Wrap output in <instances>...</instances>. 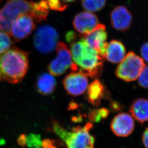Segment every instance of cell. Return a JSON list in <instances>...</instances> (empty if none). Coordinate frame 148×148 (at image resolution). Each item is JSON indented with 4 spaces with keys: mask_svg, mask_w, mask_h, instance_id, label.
<instances>
[{
    "mask_svg": "<svg viewBox=\"0 0 148 148\" xmlns=\"http://www.w3.org/2000/svg\"><path fill=\"white\" fill-rule=\"evenodd\" d=\"M56 51V57L51 62L48 69L51 75L58 76L64 74L69 69H71L74 63L70 51L64 43H58Z\"/></svg>",
    "mask_w": 148,
    "mask_h": 148,
    "instance_id": "obj_7",
    "label": "cell"
},
{
    "mask_svg": "<svg viewBox=\"0 0 148 148\" xmlns=\"http://www.w3.org/2000/svg\"><path fill=\"white\" fill-rule=\"evenodd\" d=\"M88 118L89 120L94 123L100 122L102 119L99 109L91 111L88 114Z\"/></svg>",
    "mask_w": 148,
    "mask_h": 148,
    "instance_id": "obj_24",
    "label": "cell"
},
{
    "mask_svg": "<svg viewBox=\"0 0 148 148\" xmlns=\"http://www.w3.org/2000/svg\"><path fill=\"white\" fill-rule=\"evenodd\" d=\"M66 40L70 43L73 42L77 40V35L73 32H69L66 34Z\"/></svg>",
    "mask_w": 148,
    "mask_h": 148,
    "instance_id": "obj_28",
    "label": "cell"
},
{
    "mask_svg": "<svg viewBox=\"0 0 148 148\" xmlns=\"http://www.w3.org/2000/svg\"><path fill=\"white\" fill-rule=\"evenodd\" d=\"M59 37L56 29L49 25H43L36 30L33 42L36 49L40 53L48 54L56 48Z\"/></svg>",
    "mask_w": 148,
    "mask_h": 148,
    "instance_id": "obj_5",
    "label": "cell"
},
{
    "mask_svg": "<svg viewBox=\"0 0 148 148\" xmlns=\"http://www.w3.org/2000/svg\"><path fill=\"white\" fill-rule=\"evenodd\" d=\"M56 86V79L51 74L43 73L38 75L36 82L37 91L43 95H48L53 92Z\"/></svg>",
    "mask_w": 148,
    "mask_h": 148,
    "instance_id": "obj_17",
    "label": "cell"
},
{
    "mask_svg": "<svg viewBox=\"0 0 148 148\" xmlns=\"http://www.w3.org/2000/svg\"><path fill=\"white\" fill-rule=\"evenodd\" d=\"M99 24V18L95 14L89 12H81L74 17V28L82 36L86 35L95 29Z\"/></svg>",
    "mask_w": 148,
    "mask_h": 148,
    "instance_id": "obj_13",
    "label": "cell"
},
{
    "mask_svg": "<svg viewBox=\"0 0 148 148\" xmlns=\"http://www.w3.org/2000/svg\"><path fill=\"white\" fill-rule=\"evenodd\" d=\"M41 142L39 134L30 133L27 136V146L29 148H41Z\"/></svg>",
    "mask_w": 148,
    "mask_h": 148,
    "instance_id": "obj_21",
    "label": "cell"
},
{
    "mask_svg": "<svg viewBox=\"0 0 148 148\" xmlns=\"http://www.w3.org/2000/svg\"><path fill=\"white\" fill-rule=\"evenodd\" d=\"M110 16L112 27L119 32L128 30L132 23V14L125 6L118 5L114 7L111 11Z\"/></svg>",
    "mask_w": 148,
    "mask_h": 148,
    "instance_id": "obj_12",
    "label": "cell"
},
{
    "mask_svg": "<svg viewBox=\"0 0 148 148\" xmlns=\"http://www.w3.org/2000/svg\"><path fill=\"white\" fill-rule=\"evenodd\" d=\"M86 91L88 102L96 107L100 106L103 99L108 97V92L106 87L97 79L88 86Z\"/></svg>",
    "mask_w": 148,
    "mask_h": 148,
    "instance_id": "obj_14",
    "label": "cell"
},
{
    "mask_svg": "<svg viewBox=\"0 0 148 148\" xmlns=\"http://www.w3.org/2000/svg\"><path fill=\"white\" fill-rule=\"evenodd\" d=\"M106 0H82L83 8L87 11L94 13L102 10L106 6Z\"/></svg>",
    "mask_w": 148,
    "mask_h": 148,
    "instance_id": "obj_19",
    "label": "cell"
},
{
    "mask_svg": "<svg viewBox=\"0 0 148 148\" xmlns=\"http://www.w3.org/2000/svg\"><path fill=\"white\" fill-rule=\"evenodd\" d=\"M36 27L34 19L29 14L19 16L10 29V36L16 41H20L29 37Z\"/></svg>",
    "mask_w": 148,
    "mask_h": 148,
    "instance_id": "obj_8",
    "label": "cell"
},
{
    "mask_svg": "<svg viewBox=\"0 0 148 148\" xmlns=\"http://www.w3.org/2000/svg\"><path fill=\"white\" fill-rule=\"evenodd\" d=\"M63 85L68 94L73 96L84 94L88 87L87 77L79 72H73L66 76Z\"/></svg>",
    "mask_w": 148,
    "mask_h": 148,
    "instance_id": "obj_10",
    "label": "cell"
},
{
    "mask_svg": "<svg viewBox=\"0 0 148 148\" xmlns=\"http://www.w3.org/2000/svg\"><path fill=\"white\" fill-rule=\"evenodd\" d=\"M100 112V114L101 116L102 119H106L108 116L109 114V110L105 108H101L99 109Z\"/></svg>",
    "mask_w": 148,
    "mask_h": 148,
    "instance_id": "obj_31",
    "label": "cell"
},
{
    "mask_svg": "<svg viewBox=\"0 0 148 148\" xmlns=\"http://www.w3.org/2000/svg\"><path fill=\"white\" fill-rule=\"evenodd\" d=\"M32 1L28 0H7L0 9V32L9 34L14 20L22 14L30 15Z\"/></svg>",
    "mask_w": 148,
    "mask_h": 148,
    "instance_id": "obj_3",
    "label": "cell"
},
{
    "mask_svg": "<svg viewBox=\"0 0 148 148\" xmlns=\"http://www.w3.org/2000/svg\"><path fill=\"white\" fill-rule=\"evenodd\" d=\"M49 6L46 0H40L38 3L32 1L30 16L38 23L46 20L49 14Z\"/></svg>",
    "mask_w": 148,
    "mask_h": 148,
    "instance_id": "obj_18",
    "label": "cell"
},
{
    "mask_svg": "<svg viewBox=\"0 0 148 148\" xmlns=\"http://www.w3.org/2000/svg\"><path fill=\"white\" fill-rule=\"evenodd\" d=\"M110 110L114 112H119L124 108V106L117 101H112L110 105Z\"/></svg>",
    "mask_w": 148,
    "mask_h": 148,
    "instance_id": "obj_25",
    "label": "cell"
},
{
    "mask_svg": "<svg viewBox=\"0 0 148 148\" xmlns=\"http://www.w3.org/2000/svg\"><path fill=\"white\" fill-rule=\"evenodd\" d=\"M125 47L122 42L112 40L108 43L105 59L112 64L119 63L125 57Z\"/></svg>",
    "mask_w": 148,
    "mask_h": 148,
    "instance_id": "obj_15",
    "label": "cell"
},
{
    "mask_svg": "<svg viewBox=\"0 0 148 148\" xmlns=\"http://www.w3.org/2000/svg\"><path fill=\"white\" fill-rule=\"evenodd\" d=\"M49 7L56 11L63 12L68 7V5L62 3L60 0H46Z\"/></svg>",
    "mask_w": 148,
    "mask_h": 148,
    "instance_id": "obj_22",
    "label": "cell"
},
{
    "mask_svg": "<svg viewBox=\"0 0 148 148\" xmlns=\"http://www.w3.org/2000/svg\"><path fill=\"white\" fill-rule=\"evenodd\" d=\"M93 126L91 123L88 122L83 127H75L71 132H68L63 140L67 148H94L95 139L90 133Z\"/></svg>",
    "mask_w": 148,
    "mask_h": 148,
    "instance_id": "obj_6",
    "label": "cell"
},
{
    "mask_svg": "<svg viewBox=\"0 0 148 148\" xmlns=\"http://www.w3.org/2000/svg\"><path fill=\"white\" fill-rule=\"evenodd\" d=\"M17 143L21 148L26 147L27 146V135L24 134L20 135L17 138Z\"/></svg>",
    "mask_w": 148,
    "mask_h": 148,
    "instance_id": "obj_27",
    "label": "cell"
},
{
    "mask_svg": "<svg viewBox=\"0 0 148 148\" xmlns=\"http://www.w3.org/2000/svg\"><path fill=\"white\" fill-rule=\"evenodd\" d=\"M130 112L132 116L141 124L148 122V100L138 98L130 106Z\"/></svg>",
    "mask_w": 148,
    "mask_h": 148,
    "instance_id": "obj_16",
    "label": "cell"
},
{
    "mask_svg": "<svg viewBox=\"0 0 148 148\" xmlns=\"http://www.w3.org/2000/svg\"><path fill=\"white\" fill-rule=\"evenodd\" d=\"M50 148H57L56 147V146H51V147H50Z\"/></svg>",
    "mask_w": 148,
    "mask_h": 148,
    "instance_id": "obj_33",
    "label": "cell"
},
{
    "mask_svg": "<svg viewBox=\"0 0 148 148\" xmlns=\"http://www.w3.org/2000/svg\"><path fill=\"white\" fill-rule=\"evenodd\" d=\"M145 66L142 58L134 52L130 51L120 63L115 74L118 78L124 81H135L138 78Z\"/></svg>",
    "mask_w": 148,
    "mask_h": 148,
    "instance_id": "obj_4",
    "label": "cell"
},
{
    "mask_svg": "<svg viewBox=\"0 0 148 148\" xmlns=\"http://www.w3.org/2000/svg\"><path fill=\"white\" fill-rule=\"evenodd\" d=\"M140 54L143 60L148 63V42L144 43L140 48Z\"/></svg>",
    "mask_w": 148,
    "mask_h": 148,
    "instance_id": "obj_26",
    "label": "cell"
},
{
    "mask_svg": "<svg viewBox=\"0 0 148 148\" xmlns=\"http://www.w3.org/2000/svg\"><path fill=\"white\" fill-rule=\"evenodd\" d=\"M62 1L64 2H66V3H73L77 0H62Z\"/></svg>",
    "mask_w": 148,
    "mask_h": 148,
    "instance_id": "obj_32",
    "label": "cell"
},
{
    "mask_svg": "<svg viewBox=\"0 0 148 148\" xmlns=\"http://www.w3.org/2000/svg\"><path fill=\"white\" fill-rule=\"evenodd\" d=\"M53 141L48 138L45 139L41 142V147L43 148H50L53 145Z\"/></svg>",
    "mask_w": 148,
    "mask_h": 148,
    "instance_id": "obj_30",
    "label": "cell"
},
{
    "mask_svg": "<svg viewBox=\"0 0 148 148\" xmlns=\"http://www.w3.org/2000/svg\"><path fill=\"white\" fill-rule=\"evenodd\" d=\"M70 43V52L77 71L86 77L97 78L103 72V59L82 36Z\"/></svg>",
    "mask_w": 148,
    "mask_h": 148,
    "instance_id": "obj_1",
    "label": "cell"
},
{
    "mask_svg": "<svg viewBox=\"0 0 148 148\" xmlns=\"http://www.w3.org/2000/svg\"><path fill=\"white\" fill-rule=\"evenodd\" d=\"M138 85L144 88H148V65L145 66L138 77Z\"/></svg>",
    "mask_w": 148,
    "mask_h": 148,
    "instance_id": "obj_23",
    "label": "cell"
},
{
    "mask_svg": "<svg viewBox=\"0 0 148 148\" xmlns=\"http://www.w3.org/2000/svg\"><path fill=\"white\" fill-rule=\"evenodd\" d=\"M14 42L9 33L0 32V54L11 48Z\"/></svg>",
    "mask_w": 148,
    "mask_h": 148,
    "instance_id": "obj_20",
    "label": "cell"
},
{
    "mask_svg": "<svg viewBox=\"0 0 148 148\" xmlns=\"http://www.w3.org/2000/svg\"><path fill=\"white\" fill-rule=\"evenodd\" d=\"M29 54L13 47L0 54V81L11 84L20 82L29 69Z\"/></svg>",
    "mask_w": 148,
    "mask_h": 148,
    "instance_id": "obj_2",
    "label": "cell"
},
{
    "mask_svg": "<svg viewBox=\"0 0 148 148\" xmlns=\"http://www.w3.org/2000/svg\"><path fill=\"white\" fill-rule=\"evenodd\" d=\"M110 127L112 132L117 137H128L134 131V119L130 114L125 112L119 113L112 119Z\"/></svg>",
    "mask_w": 148,
    "mask_h": 148,
    "instance_id": "obj_11",
    "label": "cell"
},
{
    "mask_svg": "<svg viewBox=\"0 0 148 148\" xmlns=\"http://www.w3.org/2000/svg\"><path fill=\"white\" fill-rule=\"evenodd\" d=\"M142 141L144 146L148 148V127L146 128L142 136Z\"/></svg>",
    "mask_w": 148,
    "mask_h": 148,
    "instance_id": "obj_29",
    "label": "cell"
},
{
    "mask_svg": "<svg viewBox=\"0 0 148 148\" xmlns=\"http://www.w3.org/2000/svg\"><path fill=\"white\" fill-rule=\"evenodd\" d=\"M82 37L103 59H105L108 43L106 42L107 33L104 25L99 24L92 32Z\"/></svg>",
    "mask_w": 148,
    "mask_h": 148,
    "instance_id": "obj_9",
    "label": "cell"
}]
</instances>
